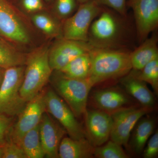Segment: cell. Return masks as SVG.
<instances>
[{"label": "cell", "instance_id": "cell-1", "mask_svg": "<svg viewBox=\"0 0 158 158\" xmlns=\"http://www.w3.org/2000/svg\"><path fill=\"white\" fill-rule=\"evenodd\" d=\"M88 80L94 85L110 79L122 78L132 70L130 52L115 48H93Z\"/></svg>", "mask_w": 158, "mask_h": 158}, {"label": "cell", "instance_id": "cell-2", "mask_svg": "<svg viewBox=\"0 0 158 158\" xmlns=\"http://www.w3.org/2000/svg\"><path fill=\"white\" fill-rule=\"evenodd\" d=\"M48 48L42 47L26 58L23 79L20 93L28 102L42 91L53 71L49 62Z\"/></svg>", "mask_w": 158, "mask_h": 158}, {"label": "cell", "instance_id": "cell-3", "mask_svg": "<svg viewBox=\"0 0 158 158\" xmlns=\"http://www.w3.org/2000/svg\"><path fill=\"white\" fill-rule=\"evenodd\" d=\"M52 73L51 84L54 90L67 104L77 118L87 110L88 94L92 85L88 80L66 76L60 71Z\"/></svg>", "mask_w": 158, "mask_h": 158}, {"label": "cell", "instance_id": "cell-4", "mask_svg": "<svg viewBox=\"0 0 158 158\" xmlns=\"http://www.w3.org/2000/svg\"><path fill=\"white\" fill-rule=\"evenodd\" d=\"M24 70V65L5 69L0 86V114L12 117L18 116L25 107L27 102L20 93Z\"/></svg>", "mask_w": 158, "mask_h": 158}, {"label": "cell", "instance_id": "cell-5", "mask_svg": "<svg viewBox=\"0 0 158 158\" xmlns=\"http://www.w3.org/2000/svg\"><path fill=\"white\" fill-rule=\"evenodd\" d=\"M111 10L104 9L94 20L88 32V42L94 48H115L123 33L120 21Z\"/></svg>", "mask_w": 158, "mask_h": 158}, {"label": "cell", "instance_id": "cell-6", "mask_svg": "<svg viewBox=\"0 0 158 158\" xmlns=\"http://www.w3.org/2000/svg\"><path fill=\"white\" fill-rule=\"evenodd\" d=\"M102 9V6L94 0L80 4L74 14L64 22L62 27L64 39L88 42L90 26Z\"/></svg>", "mask_w": 158, "mask_h": 158}, {"label": "cell", "instance_id": "cell-7", "mask_svg": "<svg viewBox=\"0 0 158 158\" xmlns=\"http://www.w3.org/2000/svg\"><path fill=\"white\" fill-rule=\"evenodd\" d=\"M46 111L64 128L70 138H86L85 131L70 108L52 89H46Z\"/></svg>", "mask_w": 158, "mask_h": 158}, {"label": "cell", "instance_id": "cell-8", "mask_svg": "<svg viewBox=\"0 0 158 158\" xmlns=\"http://www.w3.org/2000/svg\"><path fill=\"white\" fill-rule=\"evenodd\" d=\"M45 90L44 89L28 102L19 114L17 122L12 124L8 135V138L11 141L20 145L22 139L26 133L39 124L46 112Z\"/></svg>", "mask_w": 158, "mask_h": 158}, {"label": "cell", "instance_id": "cell-9", "mask_svg": "<svg viewBox=\"0 0 158 158\" xmlns=\"http://www.w3.org/2000/svg\"><path fill=\"white\" fill-rule=\"evenodd\" d=\"M149 108H120L111 113L113 126L110 138L121 145L127 146L131 133L138 120L148 113Z\"/></svg>", "mask_w": 158, "mask_h": 158}, {"label": "cell", "instance_id": "cell-10", "mask_svg": "<svg viewBox=\"0 0 158 158\" xmlns=\"http://www.w3.org/2000/svg\"><path fill=\"white\" fill-rule=\"evenodd\" d=\"M86 137L94 147L101 146L110 138L113 126L111 115L102 110H87L85 113Z\"/></svg>", "mask_w": 158, "mask_h": 158}, {"label": "cell", "instance_id": "cell-11", "mask_svg": "<svg viewBox=\"0 0 158 158\" xmlns=\"http://www.w3.org/2000/svg\"><path fill=\"white\" fill-rule=\"evenodd\" d=\"M138 37L142 41L158 26V0H129Z\"/></svg>", "mask_w": 158, "mask_h": 158}, {"label": "cell", "instance_id": "cell-12", "mask_svg": "<svg viewBox=\"0 0 158 158\" xmlns=\"http://www.w3.org/2000/svg\"><path fill=\"white\" fill-rule=\"evenodd\" d=\"M39 128L45 157L59 158V145L66 131L46 111L40 122Z\"/></svg>", "mask_w": 158, "mask_h": 158}, {"label": "cell", "instance_id": "cell-13", "mask_svg": "<svg viewBox=\"0 0 158 158\" xmlns=\"http://www.w3.org/2000/svg\"><path fill=\"white\" fill-rule=\"evenodd\" d=\"M93 48L88 42L64 39L49 52V62L52 70H61L75 58Z\"/></svg>", "mask_w": 158, "mask_h": 158}, {"label": "cell", "instance_id": "cell-14", "mask_svg": "<svg viewBox=\"0 0 158 158\" xmlns=\"http://www.w3.org/2000/svg\"><path fill=\"white\" fill-rule=\"evenodd\" d=\"M0 35L19 43L30 40L24 26L6 0H0Z\"/></svg>", "mask_w": 158, "mask_h": 158}, {"label": "cell", "instance_id": "cell-15", "mask_svg": "<svg viewBox=\"0 0 158 158\" xmlns=\"http://www.w3.org/2000/svg\"><path fill=\"white\" fill-rule=\"evenodd\" d=\"M120 83L125 90L144 107H153L155 98L152 92L148 88L145 82L138 79L131 70L122 77Z\"/></svg>", "mask_w": 158, "mask_h": 158}, {"label": "cell", "instance_id": "cell-16", "mask_svg": "<svg viewBox=\"0 0 158 158\" xmlns=\"http://www.w3.org/2000/svg\"><path fill=\"white\" fill-rule=\"evenodd\" d=\"M94 148L86 138L76 140L65 137L62 138L59 145V158H92Z\"/></svg>", "mask_w": 158, "mask_h": 158}, {"label": "cell", "instance_id": "cell-17", "mask_svg": "<svg viewBox=\"0 0 158 158\" xmlns=\"http://www.w3.org/2000/svg\"><path fill=\"white\" fill-rule=\"evenodd\" d=\"M92 98L100 110L110 113L123 107L130 102L125 94L115 89L98 90L94 92Z\"/></svg>", "mask_w": 158, "mask_h": 158}, {"label": "cell", "instance_id": "cell-18", "mask_svg": "<svg viewBox=\"0 0 158 158\" xmlns=\"http://www.w3.org/2000/svg\"><path fill=\"white\" fill-rule=\"evenodd\" d=\"M133 70H141L149 62L158 59L157 39L156 36L144 40L139 47L130 53Z\"/></svg>", "mask_w": 158, "mask_h": 158}, {"label": "cell", "instance_id": "cell-19", "mask_svg": "<svg viewBox=\"0 0 158 158\" xmlns=\"http://www.w3.org/2000/svg\"><path fill=\"white\" fill-rule=\"evenodd\" d=\"M142 118L138 120L134 128L130 143L131 148L137 154H140L143 152L155 127V122L153 118Z\"/></svg>", "mask_w": 158, "mask_h": 158}, {"label": "cell", "instance_id": "cell-20", "mask_svg": "<svg viewBox=\"0 0 158 158\" xmlns=\"http://www.w3.org/2000/svg\"><path fill=\"white\" fill-rule=\"evenodd\" d=\"M90 51L81 54L71 61L61 70L66 76L73 78L88 79L91 66Z\"/></svg>", "mask_w": 158, "mask_h": 158}, {"label": "cell", "instance_id": "cell-21", "mask_svg": "<svg viewBox=\"0 0 158 158\" xmlns=\"http://www.w3.org/2000/svg\"><path fill=\"white\" fill-rule=\"evenodd\" d=\"M20 146L27 158L45 157L40 135L39 125L23 136L21 141Z\"/></svg>", "mask_w": 158, "mask_h": 158}, {"label": "cell", "instance_id": "cell-22", "mask_svg": "<svg viewBox=\"0 0 158 158\" xmlns=\"http://www.w3.org/2000/svg\"><path fill=\"white\" fill-rule=\"evenodd\" d=\"M26 58L9 47L0 39V69H6L15 66L24 65Z\"/></svg>", "mask_w": 158, "mask_h": 158}, {"label": "cell", "instance_id": "cell-23", "mask_svg": "<svg viewBox=\"0 0 158 158\" xmlns=\"http://www.w3.org/2000/svg\"><path fill=\"white\" fill-rule=\"evenodd\" d=\"M132 71L138 79L151 85L156 94L158 92V59H154L141 69Z\"/></svg>", "mask_w": 158, "mask_h": 158}, {"label": "cell", "instance_id": "cell-24", "mask_svg": "<svg viewBox=\"0 0 158 158\" xmlns=\"http://www.w3.org/2000/svg\"><path fill=\"white\" fill-rule=\"evenodd\" d=\"M94 156L98 158H127L122 145L111 140L103 146L94 147Z\"/></svg>", "mask_w": 158, "mask_h": 158}, {"label": "cell", "instance_id": "cell-25", "mask_svg": "<svg viewBox=\"0 0 158 158\" xmlns=\"http://www.w3.org/2000/svg\"><path fill=\"white\" fill-rule=\"evenodd\" d=\"M32 19L34 25L46 35L55 36L59 34V28L56 23L47 15L36 14Z\"/></svg>", "mask_w": 158, "mask_h": 158}, {"label": "cell", "instance_id": "cell-26", "mask_svg": "<svg viewBox=\"0 0 158 158\" xmlns=\"http://www.w3.org/2000/svg\"><path fill=\"white\" fill-rule=\"evenodd\" d=\"M78 3V0H56L55 9L57 14L63 18L69 17L76 9Z\"/></svg>", "mask_w": 158, "mask_h": 158}, {"label": "cell", "instance_id": "cell-27", "mask_svg": "<svg viewBox=\"0 0 158 158\" xmlns=\"http://www.w3.org/2000/svg\"><path fill=\"white\" fill-rule=\"evenodd\" d=\"M2 158H27L20 145L7 138L3 144Z\"/></svg>", "mask_w": 158, "mask_h": 158}, {"label": "cell", "instance_id": "cell-28", "mask_svg": "<svg viewBox=\"0 0 158 158\" xmlns=\"http://www.w3.org/2000/svg\"><path fill=\"white\" fill-rule=\"evenodd\" d=\"M101 6H105L113 9L121 15L126 13L127 0H94Z\"/></svg>", "mask_w": 158, "mask_h": 158}, {"label": "cell", "instance_id": "cell-29", "mask_svg": "<svg viewBox=\"0 0 158 158\" xmlns=\"http://www.w3.org/2000/svg\"><path fill=\"white\" fill-rule=\"evenodd\" d=\"M12 124L13 117L0 114V145L6 142Z\"/></svg>", "mask_w": 158, "mask_h": 158}, {"label": "cell", "instance_id": "cell-30", "mask_svg": "<svg viewBox=\"0 0 158 158\" xmlns=\"http://www.w3.org/2000/svg\"><path fill=\"white\" fill-rule=\"evenodd\" d=\"M143 151V156L144 158H154L158 156V131L150 138L146 147Z\"/></svg>", "mask_w": 158, "mask_h": 158}, {"label": "cell", "instance_id": "cell-31", "mask_svg": "<svg viewBox=\"0 0 158 158\" xmlns=\"http://www.w3.org/2000/svg\"><path fill=\"white\" fill-rule=\"evenodd\" d=\"M22 5L29 12L40 11L44 8L42 0H22Z\"/></svg>", "mask_w": 158, "mask_h": 158}, {"label": "cell", "instance_id": "cell-32", "mask_svg": "<svg viewBox=\"0 0 158 158\" xmlns=\"http://www.w3.org/2000/svg\"><path fill=\"white\" fill-rule=\"evenodd\" d=\"M5 70V69H0V86H1V84H2V81Z\"/></svg>", "mask_w": 158, "mask_h": 158}, {"label": "cell", "instance_id": "cell-33", "mask_svg": "<svg viewBox=\"0 0 158 158\" xmlns=\"http://www.w3.org/2000/svg\"><path fill=\"white\" fill-rule=\"evenodd\" d=\"M3 155V145H0V158H2Z\"/></svg>", "mask_w": 158, "mask_h": 158}, {"label": "cell", "instance_id": "cell-34", "mask_svg": "<svg viewBox=\"0 0 158 158\" xmlns=\"http://www.w3.org/2000/svg\"><path fill=\"white\" fill-rule=\"evenodd\" d=\"M89 1H90V0H78L80 4L86 2H88Z\"/></svg>", "mask_w": 158, "mask_h": 158}, {"label": "cell", "instance_id": "cell-35", "mask_svg": "<svg viewBox=\"0 0 158 158\" xmlns=\"http://www.w3.org/2000/svg\"><path fill=\"white\" fill-rule=\"evenodd\" d=\"M44 1H45L46 2H50V1H51V0H44Z\"/></svg>", "mask_w": 158, "mask_h": 158}, {"label": "cell", "instance_id": "cell-36", "mask_svg": "<svg viewBox=\"0 0 158 158\" xmlns=\"http://www.w3.org/2000/svg\"><path fill=\"white\" fill-rule=\"evenodd\" d=\"M0 39H2V38H1V37H0Z\"/></svg>", "mask_w": 158, "mask_h": 158}]
</instances>
